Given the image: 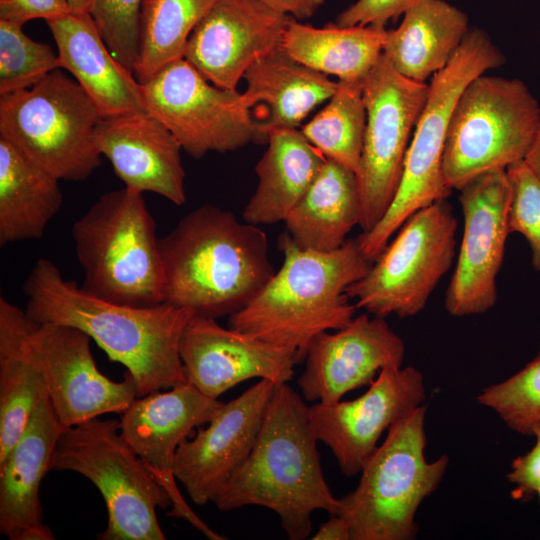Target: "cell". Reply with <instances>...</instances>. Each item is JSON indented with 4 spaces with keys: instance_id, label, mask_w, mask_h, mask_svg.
<instances>
[{
    "instance_id": "9",
    "label": "cell",
    "mask_w": 540,
    "mask_h": 540,
    "mask_svg": "<svg viewBox=\"0 0 540 540\" xmlns=\"http://www.w3.org/2000/svg\"><path fill=\"white\" fill-rule=\"evenodd\" d=\"M60 69L29 89L0 96V137L58 179L83 181L101 163L96 133L103 118Z\"/></svg>"
},
{
    "instance_id": "26",
    "label": "cell",
    "mask_w": 540,
    "mask_h": 540,
    "mask_svg": "<svg viewBox=\"0 0 540 540\" xmlns=\"http://www.w3.org/2000/svg\"><path fill=\"white\" fill-rule=\"evenodd\" d=\"M255 172L258 184L242 213L253 225L284 221L327 158L297 129L274 130Z\"/></svg>"
},
{
    "instance_id": "8",
    "label": "cell",
    "mask_w": 540,
    "mask_h": 540,
    "mask_svg": "<svg viewBox=\"0 0 540 540\" xmlns=\"http://www.w3.org/2000/svg\"><path fill=\"white\" fill-rule=\"evenodd\" d=\"M51 470L76 472L97 487L108 514L98 539H166L156 510L171 507V498L123 437L120 421L97 417L64 428Z\"/></svg>"
},
{
    "instance_id": "25",
    "label": "cell",
    "mask_w": 540,
    "mask_h": 540,
    "mask_svg": "<svg viewBox=\"0 0 540 540\" xmlns=\"http://www.w3.org/2000/svg\"><path fill=\"white\" fill-rule=\"evenodd\" d=\"M243 79L247 86L242 97L264 142L274 130L297 129L338 88V82L293 59L282 47L252 64Z\"/></svg>"
},
{
    "instance_id": "40",
    "label": "cell",
    "mask_w": 540,
    "mask_h": 540,
    "mask_svg": "<svg viewBox=\"0 0 540 540\" xmlns=\"http://www.w3.org/2000/svg\"><path fill=\"white\" fill-rule=\"evenodd\" d=\"M70 12L68 0H0V20L20 25L33 19L48 21Z\"/></svg>"
},
{
    "instance_id": "4",
    "label": "cell",
    "mask_w": 540,
    "mask_h": 540,
    "mask_svg": "<svg viewBox=\"0 0 540 540\" xmlns=\"http://www.w3.org/2000/svg\"><path fill=\"white\" fill-rule=\"evenodd\" d=\"M278 246L283 263L260 292L229 316L228 326L263 341L291 348L304 360L315 336L339 330L354 318L346 289L371 268L356 238L336 250L300 248L287 232Z\"/></svg>"
},
{
    "instance_id": "20",
    "label": "cell",
    "mask_w": 540,
    "mask_h": 540,
    "mask_svg": "<svg viewBox=\"0 0 540 540\" xmlns=\"http://www.w3.org/2000/svg\"><path fill=\"white\" fill-rule=\"evenodd\" d=\"M405 344L384 317L361 314L334 333L315 336L297 383L306 401L335 403L369 385L377 372L402 366Z\"/></svg>"
},
{
    "instance_id": "42",
    "label": "cell",
    "mask_w": 540,
    "mask_h": 540,
    "mask_svg": "<svg viewBox=\"0 0 540 540\" xmlns=\"http://www.w3.org/2000/svg\"><path fill=\"white\" fill-rule=\"evenodd\" d=\"M313 540H351V527L348 520L341 514H332L330 519L323 523Z\"/></svg>"
},
{
    "instance_id": "41",
    "label": "cell",
    "mask_w": 540,
    "mask_h": 540,
    "mask_svg": "<svg viewBox=\"0 0 540 540\" xmlns=\"http://www.w3.org/2000/svg\"><path fill=\"white\" fill-rule=\"evenodd\" d=\"M271 8L301 21L311 18L327 0H260Z\"/></svg>"
},
{
    "instance_id": "23",
    "label": "cell",
    "mask_w": 540,
    "mask_h": 540,
    "mask_svg": "<svg viewBox=\"0 0 540 540\" xmlns=\"http://www.w3.org/2000/svg\"><path fill=\"white\" fill-rule=\"evenodd\" d=\"M64 428L47 396L0 461V532L9 540L55 539L43 521L39 489Z\"/></svg>"
},
{
    "instance_id": "24",
    "label": "cell",
    "mask_w": 540,
    "mask_h": 540,
    "mask_svg": "<svg viewBox=\"0 0 540 540\" xmlns=\"http://www.w3.org/2000/svg\"><path fill=\"white\" fill-rule=\"evenodd\" d=\"M46 22L59 67L75 78L102 118L146 111L141 83L109 51L89 13L70 12Z\"/></svg>"
},
{
    "instance_id": "16",
    "label": "cell",
    "mask_w": 540,
    "mask_h": 540,
    "mask_svg": "<svg viewBox=\"0 0 540 540\" xmlns=\"http://www.w3.org/2000/svg\"><path fill=\"white\" fill-rule=\"evenodd\" d=\"M222 404L187 382L137 397L120 420L123 437L171 498L168 515L186 520L210 540L226 537L210 528L181 495L174 459L179 445L194 428L210 422Z\"/></svg>"
},
{
    "instance_id": "43",
    "label": "cell",
    "mask_w": 540,
    "mask_h": 540,
    "mask_svg": "<svg viewBox=\"0 0 540 540\" xmlns=\"http://www.w3.org/2000/svg\"><path fill=\"white\" fill-rule=\"evenodd\" d=\"M523 162L540 183V126Z\"/></svg>"
},
{
    "instance_id": "15",
    "label": "cell",
    "mask_w": 540,
    "mask_h": 540,
    "mask_svg": "<svg viewBox=\"0 0 540 540\" xmlns=\"http://www.w3.org/2000/svg\"><path fill=\"white\" fill-rule=\"evenodd\" d=\"M91 337L65 324L32 320L26 347L41 369L54 411L67 428L107 413L122 414L135 401V383L126 371L113 381L98 369Z\"/></svg>"
},
{
    "instance_id": "36",
    "label": "cell",
    "mask_w": 540,
    "mask_h": 540,
    "mask_svg": "<svg viewBox=\"0 0 540 540\" xmlns=\"http://www.w3.org/2000/svg\"><path fill=\"white\" fill-rule=\"evenodd\" d=\"M144 0H90L91 15L113 56L135 72L140 47V18Z\"/></svg>"
},
{
    "instance_id": "17",
    "label": "cell",
    "mask_w": 540,
    "mask_h": 540,
    "mask_svg": "<svg viewBox=\"0 0 540 540\" xmlns=\"http://www.w3.org/2000/svg\"><path fill=\"white\" fill-rule=\"evenodd\" d=\"M424 378L412 366L380 370L368 390L350 401L308 406V418L318 441L334 454L343 474L354 476L377 449L382 433L422 405Z\"/></svg>"
},
{
    "instance_id": "27",
    "label": "cell",
    "mask_w": 540,
    "mask_h": 540,
    "mask_svg": "<svg viewBox=\"0 0 540 540\" xmlns=\"http://www.w3.org/2000/svg\"><path fill=\"white\" fill-rule=\"evenodd\" d=\"M468 16L445 0H421L387 30L383 55L401 75L425 83L443 69L460 46Z\"/></svg>"
},
{
    "instance_id": "33",
    "label": "cell",
    "mask_w": 540,
    "mask_h": 540,
    "mask_svg": "<svg viewBox=\"0 0 540 540\" xmlns=\"http://www.w3.org/2000/svg\"><path fill=\"white\" fill-rule=\"evenodd\" d=\"M365 128L362 84L338 81V88L327 105L301 132L327 159L352 170L358 177Z\"/></svg>"
},
{
    "instance_id": "13",
    "label": "cell",
    "mask_w": 540,
    "mask_h": 540,
    "mask_svg": "<svg viewBox=\"0 0 540 540\" xmlns=\"http://www.w3.org/2000/svg\"><path fill=\"white\" fill-rule=\"evenodd\" d=\"M429 84L398 73L380 56L362 83L366 128L358 183L359 226L371 230L397 192L410 135L426 102Z\"/></svg>"
},
{
    "instance_id": "7",
    "label": "cell",
    "mask_w": 540,
    "mask_h": 540,
    "mask_svg": "<svg viewBox=\"0 0 540 540\" xmlns=\"http://www.w3.org/2000/svg\"><path fill=\"white\" fill-rule=\"evenodd\" d=\"M425 406L392 424L361 471L357 487L339 498V513L351 540H409L416 536V512L441 482L449 458H425Z\"/></svg>"
},
{
    "instance_id": "22",
    "label": "cell",
    "mask_w": 540,
    "mask_h": 540,
    "mask_svg": "<svg viewBox=\"0 0 540 540\" xmlns=\"http://www.w3.org/2000/svg\"><path fill=\"white\" fill-rule=\"evenodd\" d=\"M96 145L126 188L158 194L178 206L185 203L183 149L147 111L103 118Z\"/></svg>"
},
{
    "instance_id": "5",
    "label": "cell",
    "mask_w": 540,
    "mask_h": 540,
    "mask_svg": "<svg viewBox=\"0 0 540 540\" xmlns=\"http://www.w3.org/2000/svg\"><path fill=\"white\" fill-rule=\"evenodd\" d=\"M143 193H104L72 227L83 270L80 286L113 303L152 307L163 303L164 273L156 223Z\"/></svg>"
},
{
    "instance_id": "44",
    "label": "cell",
    "mask_w": 540,
    "mask_h": 540,
    "mask_svg": "<svg viewBox=\"0 0 540 540\" xmlns=\"http://www.w3.org/2000/svg\"><path fill=\"white\" fill-rule=\"evenodd\" d=\"M71 11L75 13H89L90 0H68Z\"/></svg>"
},
{
    "instance_id": "35",
    "label": "cell",
    "mask_w": 540,
    "mask_h": 540,
    "mask_svg": "<svg viewBox=\"0 0 540 540\" xmlns=\"http://www.w3.org/2000/svg\"><path fill=\"white\" fill-rule=\"evenodd\" d=\"M477 400L513 431L533 436L540 429V350L517 373L486 387Z\"/></svg>"
},
{
    "instance_id": "18",
    "label": "cell",
    "mask_w": 540,
    "mask_h": 540,
    "mask_svg": "<svg viewBox=\"0 0 540 540\" xmlns=\"http://www.w3.org/2000/svg\"><path fill=\"white\" fill-rule=\"evenodd\" d=\"M276 383L261 379L185 439L174 459V475L198 506L212 502L251 453L262 427Z\"/></svg>"
},
{
    "instance_id": "28",
    "label": "cell",
    "mask_w": 540,
    "mask_h": 540,
    "mask_svg": "<svg viewBox=\"0 0 540 540\" xmlns=\"http://www.w3.org/2000/svg\"><path fill=\"white\" fill-rule=\"evenodd\" d=\"M358 177L327 159L317 177L286 219L287 233L303 249L330 252L341 247L359 225Z\"/></svg>"
},
{
    "instance_id": "10",
    "label": "cell",
    "mask_w": 540,
    "mask_h": 540,
    "mask_svg": "<svg viewBox=\"0 0 540 540\" xmlns=\"http://www.w3.org/2000/svg\"><path fill=\"white\" fill-rule=\"evenodd\" d=\"M540 126V106L520 79L489 76L470 81L453 109L442 171L459 190L478 175L522 161Z\"/></svg>"
},
{
    "instance_id": "21",
    "label": "cell",
    "mask_w": 540,
    "mask_h": 540,
    "mask_svg": "<svg viewBox=\"0 0 540 540\" xmlns=\"http://www.w3.org/2000/svg\"><path fill=\"white\" fill-rule=\"evenodd\" d=\"M179 352L187 382L215 399L251 378L287 383L298 363L297 352L291 348L195 315L183 330Z\"/></svg>"
},
{
    "instance_id": "1",
    "label": "cell",
    "mask_w": 540,
    "mask_h": 540,
    "mask_svg": "<svg viewBox=\"0 0 540 540\" xmlns=\"http://www.w3.org/2000/svg\"><path fill=\"white\" fill-rule=\"evenodd\" d=\"M26 313L35 322L76 327L132 377L137 396L187 383L179 352L183 330L193 315L167 303L133 307L95 297L39 259L23 285Z\"/></svg>"
},
{
    "instance_id": "38",
    "label": "cell",
    "mask_w": 540,
    "mask_h": 540,
    "mask_svg": "<svg viewBox=\"0 0 540 540\" xmlns=\"http://www.w3.org/2000/svg\"><path fill=\"white\" fill-rule=\"evenodd\" d=\"M421 0H357L338 14L334 24L340 27L373 25L385 27L391 19L404 15Z\"/></svg>"
},
{
    "instance_id": "34",
    "label": "cell",
    "mask_w": 540,
    "mask_h": 540,
    "mask_svg": "<svg viewBox=\"0 0 540 540\" xmlns=\"http://www.w3.org/2000/svg\"><path fill=\"white\" fill-rule=\"evenodd\" d=\"M22 26L0 20V96L29 89L60 68L57 52Z\"/></svg>"
},
{
    "instance_id": "3",
    "label": "cell",
    "mask_w": 540,
    "mask_h": 540,
    "mask_svg": "<svg viewBox=\"0 0 540 540\" xmlns=\"http://www.w3.org/2000/svg\"><path fill=\"white\" fill-rule=\"evenodd\" d=\"M317 441L305 401L287 383L277 384L251 453L212 502L222 512L268 508L290 540L307 538L314 511L332 515L340 508L323 476Z\"/></svg>"
},
{
    "instance_id": "31",
    "label": "cell",
    "mask_w": 540,
    "mask_h": 540,
    "mask_svg": "<svg viewBox=\"0 0 540 540\" xmlns=\"http://www.w3.org/2000/svg\"><path fill=\"white\" fill-rule=\"evenodd\" d=\"M387 29L373 25L322 28L293 19L281 47L293 59L339 81L362 84L383 53Z\"/></svg>"
},
{
    "instance_id": "29",
    "label": "cell",
    "mask_w": 540,
    "mask_h": 540,
    "mask_svg": "<svg viewBox=\"0 0 540 540\" xmlns=\"http://www.w3.org/2000/svg\"><path fill=\"white\" fill-rule=\"evenodd\" d=\"M31 323L25 310L0 297V461L48 396L44 375L26 347Z\"/></svg>"
},
{
    "instance_id": "39",
    "label": "cell",
    "mask_w": 540,
    "mask_h": 540,
    "mask_svg": "<svg viewBox=\"0 0 540 540\" xmlns=\"http://www.w3.org/2000/svg\"><path fill=\"white\" fill-rule=\"evenodd\" d=\"M533 436L536 441L532 449L515 458L507 474L514 485L511 496L520 502L530 501L540 489V429Z\"/></svg>"
},
{
    "instance_id": "12",
    "label": "cell",
    "mask_w": 540,
    "mask_h": 540,
    "mask_svg": "<svg viewBox=\"0 0 540 540\" xmlns=\"http://www.w3.org/2000/svg\"><path fill=\"white\" fill-rule=\"evenodd\" d=\"M146 111L199 159L249 143H265L242 93L208 81L180 58L141 83Z\"/></svg>"
},
{
    "instance_id": "2",
    "label": "cell",
    "mask_w": 540,
    "mask_h": 540,
    "mask_svg": "<svg viewBox=\"0 0 540 540\" xmlns=\"http://www.w3.org/2000/svg\"><path fill=\"white\" fill-rule=\"evenodd\" d=\"M163 303L216 319L244 308L275 274L267 235L204 204L159 238Z\"/></svg>"
},
{
    "instance_id": "45",
    "label": "cell",
    "mask_w": 540,
    "mask_h": 540,
    "mask_svg": "<svg viewBox=\"0 0 540 540\" xmlns=\"http://www.w3.org/2000/svg\"><path fill=\"white\" fill-rule=\"evenodd\" d=\"M537 496H538V499H539V502H540V489H539V491L537 493Z\"/></svg>"
},
{
    "instance_id": "30",
    "label": "cell",
    "mask_w": 540,
    "mask_h": 540,
    "mask_svg": "<svg viewBox=\"0 0 540 540\" xmlns=\"http://www.w3.org/2000/svg\"><path fill=\"white\" fill-rule=\"evenodd\" d=\"M60 179L0 137V245L39 239L61 209Z\"/></svg>"
},
{
    "instance_id": "6",
    "label": "cell",
    "mask_w": 540,
    "mask_h": 540,
    "mask_svg": "<svg viewBox=\"0 0 540 540\" xmlns=\"http://www.w3.org/2000/svg\"><path fill=\"white\" fill-rule=\"evenodd\" d=\"M504 62V55L488 34L473 28L468 30L448 64L433 75L394 199L382 219L356 238L359 249L370 262L380 257L410 216L450 196L452 189L445 183L442 162L455 104L470 81Z\"/></svg>"
},
{
    "instance_id": "37",
    "label": "cell",
    "mask_w": 540,
    "mask_h": 540,
    "mask_svg": "<svg viewBox=\"0 0 540 540\" xmlns=\"http://www.w3.org/2000/svg\"><path fill=\"white\" fill-rule=\"evenodd\" d=\"M506 171L512 192L510 232L525 237L532 252V266L540 272V183L523 160L510 165Z\"/></svg>"
},
{
    "instance_id": "11",
    "label": "cell",
    "mask_w": 540,
    "mask_h": 540,
    "mask_svg": "<svg viewBox=\"0 0 540 540\" xmlns=\"http://www.w3.org/2000/svg\"><path fill=\"white\" fill-rule=\"evenodd\" d=\"M457 228L446 200L418 210L346 294L356 300L357 308L375 316L418 314L453 264Z\"/></svg>"
},
{
    "instance_id": "32",
    "label": "cell",
    "mask_w": 540,
    "mask_h": 540,
    "mask_svg": "<svg viewBox=\"0 0 540 540\" xmlns=\"http://www.w3.org/2000/svg\"><path fill=\"white\" fill-rule=\"evenodd\" d=\"M216 0H144L135 76L147 81L169 63L183 58L194 28Z\"/></svg>"
},
{
    "instance_id": "14",
    "label": "cell",
    "mask_w": 540,
    "mask_h": 540,
    "mask_svg": "<svg viewBox=\"0 0 540 540\" xmlns=\"http://www.w3.org/2000/svg\"><path fill=\"white\" fill-rule=\"evenodd\" d=\"M464 230L445 309L456 317L482 314L497 302V275L509 235L511 185L506 169L484 172L459 189Z\"/></svg>"
},
{
    "instance_id": "19",
    "label": "cell",
    "mask_w": 540,
    "mask_h": 540,
    "mask_svg": "<svg viewBox=\"0 0 540 540\" xmlns=\"http://www.w3.org/2000/svg\"><path fill=\"white\" fill-rule=\"evenodd\" d=\"M293 19L260 0H216L191 33L183 58L212 84L237 90L252 64L281 47Z\"/></svg>"
}]
</instances>
